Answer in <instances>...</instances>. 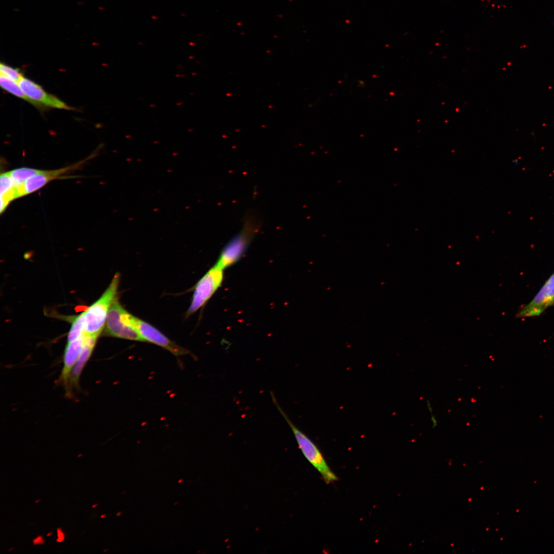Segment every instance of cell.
I'll use <instances>...</instances> for the list:
<instances>
[{
  "label": "cell",
  "instance_id": "cell-4",
  "mask_svg": "<svg viewBox=\"0 0 554 554\" xmlns=\"http://www.w3.org/2000/svg\"><path fill=\"white\" fill-rule=\"evenodd\" d=\"M134 316L124 308L116 298L109 310L104 327V335L131 341H144L134 326Z\"/></svg>",
  "mask_w": 554,
  "mask_h": 554
},
{
  "label": "cell",
  "instance_id": "cell-18",
  "mask_svg": "<svg viewBox=\"0 0 554 554\" xmlns=\"http://www.w3.org/2000/svg\"><path fill=\"white\" fill-rule=\"evenodd\" d=\"M182 481H183V480H180V481H179V483H180V482H182Z\"/></svg>",
  "mask_w": 554,
  "mask_h": 554
},
{
  "label": "cell",
  "instance_id": "cell-16",
  "mask_svg": "<svg viewBox=\"0 0 554 554\" xmlns=\"http://www.w3.org/2000/svg\"><path fill=\"white\" fill-rule=\"evenodd\" d=\"M0 72L1 74L17 83L24 77L18 69L2 63L0 64Z\"/></svg>",
  "mask_w": 554,
  "mask_h": 554
},
{
  "label": "cell",
  "instance_id": "cell-17",
  "mask_svg": "<svg viewBox=\"0 0 554 554\" xmlns=\"http://www.w3.org/2000/svg\"><path fill=\"white\" fill-rule=\"evenodd\" d=\"M426 405H427V409H428V411L429 412V413L430 414V420H431V422L432 427L434 428V427H437L438 426V423L437 419H436V417L434 416V415L433 413L432 407L431 403H430V402L429 401H428V400L426 401Z\"/></svg>",
  "mask_w": 554,
  "mask_h": 554
},
{
  "label": "cell",
  "instance_id": "cell-15",
  "mask_svg": "<svg viewBox=\"0 0 554 554\" xmlns=\"http://www.w3.org/2000/svg\"><path fill=\"white\" fill-rule=\"evenodd\" d=\"M42 170L32 168L22 167L12 170L9 172L17 187L27 179L39 173Z\"/></svg>",
  "mask_w": 554,
  "mask_h": 554
},
{
  "label": "cell",
  "instance_id": "cell-14",
  "mask_svg": "<svg viewBox=\"0 0 554 554\" xmlns=\"http://www.w3.org/2000/svg\"><path fill=\"white\" fill-rule=\"evenodd\" d=\"M0 84L1 87L4 90L19 98H22L24 100L27 101L35 107H36V104L32 100L28 98L23 92L17 82H14L6 77L4 75L1 74Z\"/></svg>",
  "mask_w": 554,
  "mask_h": 554
},
{
  "label": "cell",
  "instance_id": "cell-2",
  "mask_svg": "<svg viewBox=\"0 0 554 554\" xmlns=\"http://www.w3.org/2000/svg\"><path fill=\"white\" fill-rule=\"evenodd\" d=\"M270 395L273 403L292 431L299 447L306 459L319 471L326 483L338 480L337 476L328 465L318 447L290 420L272 392Z\"/></svg>",
  "mask_w": 554,
  "mask_h": 554
},
{
  "label": "cell",
  "instance_id": "cell-5",
  "mask_svg": "<svg viewBox=\"0 0 554 554\" xmlns=\"http://www.w3.org/2000/svg\"><path fill=\"white\" fill-rule=\"evenodd\" d=\"M223 270L214 265L198 281L186 312L187 316L193 314L202 307L221 286L224 278Z\"/></svg>",
  "mask_w": 554,
  "mask_h": 554
},
{
  "label": "cell",
  "instance_id": "cell-11",
  "mask_svg": "<svg viewBox=\"0 0 554 554\" xmlns=\"http://www.w3.org/2000/svg\"><path fill=\"white\" fill-rule=\"evenodd\" d=\"M98 337V336L97 335L84 334L83 349L69 378L67 391L69 393L70 387L77 388L80 375L92 353Z\"/></svg>",
  "mask_w": 554,
  "mask_h": 554
},
{
  "label": "cell",
  "instance_id": "cell-10",
  "mask_svg": "<svg viewBox=\"0 0 554 554\" xmlns=\"http://www.w3.org/2000/svg\"><path fill=\"white\" fill-rule=\"evenodd\" d=\"M84 335L74 341L67 342L63 357V366L60 380L67 391L69 378L83 347Z\"/></svg>",
  "mask_w": 554,
  "mask_h": 554
},
{
  "label": "cell",
  "instance_id": "cell-12",
  "mask_svg": "<svg viewBox=\"0 0 554 554\" xmlns=\"http://www.w3.org/2000/svg\"><path fill=\"white\" fill-rule=\"evenodd\" d=\"M1 207L2 214L9 203L16 198L17 187L9 171L2 173L0 176Z\"/></svg>",
  "mask_w": 554,
  "mask_h": 554
},
{
  "label": "cell",
  "instance_id": "cell-6",
  "mask_svg": "<svg viewBox=\"0 0 554 554\" xmlns=\"http://www.w3.org/2000/svg\"><path fill=\"white\" fill-rule=\"evenodd\" d=\"M87 160L58 169L43 170L38 174L29 178L21 185L17 187L16 197H21L32 193L47 185L50 182L62 178L63 175L71 171L80 167Z\"/></svg>",
  "mask_w": 554,
  "mask_h": 554
},
{
  "label": "cell",
  "instance_id": "cell-7",
  "mask_svg": "<svg viewBox=\"0 0 554 554\" xmlns=\"http://www.w3.org/2000/svg\"><path fill=\"white\" fill-rule=\"evenodd\" d=\"M134 324L144 340L159 346L175 356L186 355L189 351L172 341L150 324L134 316Z\"/></svg>",
  "mask_w": 554,
  "mask_h": 554
},
{
  "label": "cell",
  "instance_id": "cell-3",
  "mask_svg": "<svg viewBox=\"0 0 554 554\" xmlns=\"http://www.w3.org/2000/svg\"><path fill=\"white\" fill-rule=\"evenodd\" d=\"M120 280V275L116 273L101 297L85 311V334L99 337L102 332L109 310L117 298Z\"/></svg>",
  "mask_w": 554,
  "mask_h": 554
},
{
  "label": "cell",
  "instance_id": "cell-13",
  "mask_svg": "<svg viewBox=\"0 0 554 554\" xmlns=\"http://www.w3.org/2000/svg\"><path fill=\"white\" fill-rule=\"evenodd\" d=\"M69 331L67 335V342L74 341L84 336L86 329L85 311L77 315L71 317Z\"/></svg>",
  "mask_w": 554,
  "mask_h": 554
},
{
  "label": "cell",
  "instance_id": "cell-1",
  "mask_svg": "<svg viewBox=\"0 0 554 554\" xmlns=\"http://www.w3.org/2000/svg\"><path fill=\"white\" fill-rule=\"evenodd\" d=\"M260 228V222L254 214L245 217L240 230L223 248L215 266L224 269L238 262L245 253Z\"/></svg>",
  "mask_w": 554,
  "mask_h": 554
},
{
  "label": "cell",
  "instance_id": "cell-8",
  "mask_svg": "<svg viewBox=\"0 0 554 554\" xmlns=\"http://www.w3.org/2000/svg\"><path fill=\"white\" fill-rule=\"evenodd\" d=\"M18 84L25 95L32 100L37 108L48 107L66 110L73 109L56 96L47 93L39 85L23 77Z\"/></svg>",
  "mask_w": 554,
  "mask_h": 554
},
{
  "label": "cell",
  "instance_id": "cell-9",
  "mask_svg": "<svg viewBox=\"0 0 554 554\" xmlns=\"http://www.w3.org/2000/svg\"><path fill=\"white\" fill-rule=\"evenodd\" d=\"M554 303V274L552 275L531 302L520 312L519 316L527 317L540 314Z\"/></svg>",
  "mask_w": 554,
  "mask_h": 554
}]
</instances>
